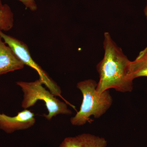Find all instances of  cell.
I'll return each instance as SVG.
<instances>
[{
    "instance_id": "1",
    "label": "cell",
    "mask_w": 147,
    "mask_h": 147,
    "mask_svg": "<svg viewBox=\"0 0 147 147\" xmlns=\"http://www.w3.org/2000/svg\"><path fill=\"white\" fill-rule=\"evenodd\" d=\"M103 46V57L96 65L99 76L96 90L102 93L113 89L120 92H131L134 80L129 70L131 61L108 32L104 33Z\"/></svg>"
},
{
    "instance_id": "2",
    "label": "cell",
    "mask_w": 147,
    "mask_h": 147,
    "mask_svg": "<svg viewBox=\"0 0 147 147\" xmlns=\"http://www.w3.org/2000/svg\"><path fill=\"white\" fill-rule=\"evenodd\" d=\"M97 83L92 79L78 82L76 87L82 92L83 100L79 111L70 119L74 126H82L91 121L93 116L98 119L102 117L113 104V98L109 90L99 93L96 90Z\"/></svg>"
},
{
    "instance_id": "3",
    "label": "cell",
    "mask_w": 147,
    "mask_h": 147,
    "mask_svg": "<svg viewBox=\"0 0 147 147\" xmlns=\"http://www.w3.org/2000/svg\"><path fill=\"white\" fill-rule=\"evenodd\" d=\"M17 85L21 88L24 93L21 106L27 109L34 106L38 100L45 102L48 114L43 115L47 120L59 115H70L72 112L67 107V104L56 98L50 91L42 86L43 84L39 79L32 82H18Z\"/></svg>"
},
{
    "instance_id": "4",
    "label": "cell",
    "mask_w": 147,
    "mask_h": 147,
    "mask_svg": "<svg viewBox=\"0 0 147 147\" xmlns=\"http://www.w3.org/2000/svg\"><path fill=\"white\" fill-rule=\"evenodd\" d=\"M0 36L7 45L12 49L15 55L25 64L33 69L37 72L42 84L46 86L49 91L55 96H59L66 101L61 95L60 87L53 81L42 67L32 58L28 45L21 41L11 36L5 34L0 30Z\"/></svg>"
},
{
    "instance_id": "5",
    "label": "cell",
    "mask_w": 147,
    "mask_h": 147,
    "mask_svg": "<svg viewBox=\"0 0 147 147\" xmlns=\"http://www.w3.org/2000/svg\"><path fill=\"white\" fill-rule=\"evenodd\" d=\"M34 116V113L27 109H24L13 117L0 113V129L9 134L27 129L35 123Z\"/></svg>"
},
{
    "instance_id": "6",
    "label": "cell",
    "mask_w": 147,
    "mask_h": 147,
    "mask_svg": "<svg viewBox=\"0 0 147 147\" xmlns=\"http://www.w3.org/2000/svg\"><path fill=\"white\" fill-rule=\"evenodd\" d=\"M0 36V75L24 68L25 64Z\"/></svg>"
},
{
    "instance_id": "7",
    "label": "cell",
    "mask_w": 147,
    "mask_h": 147,
    "mask_svg": "<svg viewBox=\"0 0 147 147\" xmlns=\"http://www.w3.org/2000/svg\"><path fill=\"white\" fill-rule=\"evenodd\" d=\"M107 142L103 137L89 133L65 138L59 147H106Z\"/></svg>"
},
{
    "instance_id": "8",
    "label": "cell",
    "mask_w": 147,
    "mask_h": 147,
    "mask_svg": "<svg viewBox=\"0 0 147 147\" xmlns=\"http://www.w3.org/2000/svg\"><path fill=\"white\" fill-rule=\"evenodd\" d=\"M130 75L134 80L141 77H147V46L139 52L129 65Z\"/></svg>"
},
{
    "instance_id": "9",
    "label": "cell",
    "mask_w": 147,
    "mask_h": 147,
    "mask_svg": "<svg viewBox=\"0 0 147 147\" xmlns=\"http://www.w3.org/2000/svg\"><path fill=\"white\" fill-rule=\"evenodd\" d=\"M13 15L10 7L4 4L0 9V30L4 31L9 30L13 26Z\"/></svg>"
},
{
    "instance_id": "10",
    "label": "cell",
    "mask_w": 147,
    "mask_h": 147,
    "mask_svg": "<svg viewBox=\"0 0 147 147\" xmlns=\"http://www.w3.org/2000/svg\"><path fill=\"white\" fill-rule=\"evenodd\" d=\"M23 3L27 8L32 11H35L37 9V6L34 0H18Z\"/></svg>"
},
{
    "instance_id": "11",
    "label": "cell",
    "mask_w": 147,
    "mask_h": 147,
    "mask_svg": "<svg viewBox=\"0 0 147 147\" xmlns=\"http://www.w3.org/2000/svg\"><path fill=\"white\" fill-rule=\"evenodd\" d=\"M147 5L146 6V7H145L144 10V14L145 16H146V20L147 21Z\"/></svg>"
},
{
    "instance_id": "12",
    "label": "cell",
    "mask_w": 147,
    "mask_h": 147,
    "mask_svg": "<svg viewBox=\"0 0 147 147\" xmlns=\"http://www.w3.org/2000/svg\"><path fill=\"white\" fill-rule=\"evenodd\" d=\"M4 5L2 4L1 0H0V9H2Z\"/></svg>"
}]
</instances>
